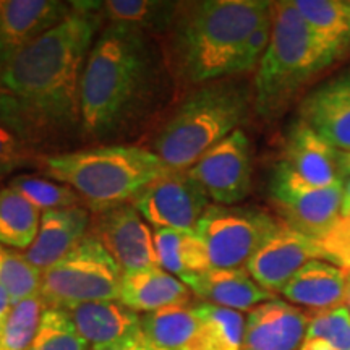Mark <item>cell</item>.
<instances>
[{"label":"cell","instance_id":"obj_1","mask_svg":"<svg viewBox=\"0 0 350 350\" xmlns=\"http://www.w3.org/2000/svg\"><path fill=\"white\" fill-rule=\"evenodd\" d=\"M55 28L12 57L0 72V120L33 154L81 137V81L103 25V2H72Z\"/></svg>","mask_w":350,"mask_h":350},{"label":"cell","instance_id":"obj_2","mask_svg":"<svg viewBox=\"0 0 350 350\" xmlns=\"http://www.w3.org/2000/svg\"><path fill=\"white\" fill-rule=\"evenodd\" d=\"M161 38L107 23L91 47L81 81V138L119 144L142 133L177 93Z\"/></svg>","mask_w":350,"mask_h":350},{"label":"cell","instance_id":"obj_3","mask_svg":"<svg viewBox=\"0 0 350 350\" xmlns=\"http://www.w3.org/2000/svg\"><path fill=\"white\" fill-rule=\"evenodd\" d=\"M269 16L271 2L265 0L178 2L161 38L177 86L235 75L245 42Z\"/></svg>","mask_w":350,"mask_h":350},{"label":"cell","instance_id":"obj_4","mask_svg":"<svg viewBox=\"0 0 350 350\" xmlns=\"http://www.w3.org/2000/svg\"><path fill=\"white\" fill-rule=\"evenodd\" d=\"M36 163L52 180L73 188L91 213L133 203L167 170L150 148L126 143L39 154Z\"/></svg>","mask_w":350,"mask_h":350},{"label":"cell","instance_id":"obj_5","mask_svg":"<svg viewBox=\"0 0 350 350\" xmlns=\"http://www.w3.org/2000/svg\"><path fill=\"white\" fill-rule=\"evenodd\" d=\"M250 107L242 83L209 81L187 94L154 133L150 150L167 169L188 170L237 130Z\"/></svg>","mask_w":350,"mask_h":350},{"label":"cell","instance_id":"obj_6","mask_svg":"<svg viewBox=\"0 0 350 350\" xmlns=\"http://www.w3.org/2000/svg\"><path fill=\"white\" fill-rule=\"evenodd\" d=\"M271 41L258 64L253 99L265 119L278 117L310 78L338 59L306 25L294 0L271 2Z\"/></svg>","mask_w":350,"mask_h":350},{"label":"cell","instance_id":"obj_7","mask_svg":"<svg viewBox=\"0 0 350 350\" xmlns=\"http://www.w3.org/2000/svg\"><path fill=\"white\" fill-rule=\"evenodd\" d=\"M124 271L91 234L73 252L42 273L46 308L67 310L90 301L119 300Z\"/></svg>","mask_w":350,"mask_h":350},{"label":"cell","instance_id":"obj_8","mask_svg":"<svg viewBox=\"0 0 350 350\" xmlns=\"http://www.w3.org/2000/svg\"><path fill=\"white\" fill-rule=\"evenodd\" d=\"M279 227L281 222L260 209L209 204L195 232L206 248L209 268L240 269Z\"/></svg>","mask_w":350,"mask_h":350},{"label":"cell","instance_id":"obj_9","mask_svg":"<svg viewBox=\"0 0 350 350\" xmlns=\"http://www.w3.org/2000/svg\"><path fill=\"white\" fill-rule=\"evenodd\" d=\"M342 183L331 187L310 185L281 163L274 170L269 190L287 226L314 240H321L340 219Z\"/></svg>","mask_w":350,"mask_h":350},{"label":"cell","instance_id":"obj_10","mask_svg":"<svg viewBox=\"0 0 350 350\" xmlns=\"http://www.w3.org/2000/svg\"><path fill=\"white\" fill-rule=\"evenodd\" d=\"M206 190L188 170L167 169L133 200V206L156 230L193 232L209 208Z\"/></svg>","mask_w":350,"mask_h":350},{"label":"cell","instance_id":"obj_11","mask_svg":"<svg viewBox=\"0 0 350 350\" xmlns=\"http://www.w3.org/2000/svg\"><path fill=\"white\" fill-rule=\"evenodd\" d=\"M188 172L216 204L230 206L247 198L252 190V151L247 135L237 129L204 152Z\"/></svg>","mask_w":350,"mask_h":350},{"label":"cell","instance_id":"obj_12","mask_svg":"<svg viewBox=\"0 0 350 350\" xmlns=\"http://www.w3.org/2000/svg\"><path fill=\"white\" fill-rule=\"evenodd\" d=\"M90 234L124 273L159 266L151 226L131 203L91 214Z\"/></svg>","mask_w":350,"mask_h":350},{"label":"cell","instance_id":"obj_13","mask_svg":"<svg viewBox=\"0 0 350 350\" xmlns=\"http://www.w3.org/2000/svg\"><path fill=\"white\" fill-rule=\"evenodd\" d=\"M313 260L326 261L319 240L281 224L248 261L247 271L262 288L274 294Z\"/></svg>","mask_w":350,"mask_h":350},{"label":"cell","instance_id":"obj_14","mask_svg":"<svg viewBox=\"0 0 350 350\" xmlns=\"http://www.w3.org/2000/svg\"><path fill=\"white\" fill-rule=\"evenodd\" d=\"M72 2L59 0H0V72L16 52L62 23Z\"/></svg>","mask_w":350,"mask_h":350},{"label":"cell","instance_id":"obj_15","mask_svg":"<svg viewBox=\"0 0 350 350\" xmlns=\"http://www.w3.org/2000/svg\"><path fill=\"white\" fill-rule=\"evenodd\" d=\"M312 314L282 300L255 306L245 318L240 350H299Z\"/></svg>","mask_w":350,"mask_h":350},{"label":"cell","instance_id":"obj_16","mask_svg":"<svg viewBox=\"0 0 350 350\" xmlns=\"http://www.w3.org/2000/svg\"><path fill=\"white\" fill-rule=\"evenodd\" d=\"M65 312L91 350L125 344L142 336V317L119 300L90 301Z\"/></svg>","mask_w":350,"mask_h":350},{"label":"cell","instance_id":"obj_17","mask_svg":"<svg viewBox=\"0 0 350 350\" xmlns=\"http://www.w3.org/2000/svg\"><path fill=\"white\" fill-rule=\"evenodd\" d=\"M91 214L85 206L42 213L38 237L23 255L44 273L73 252L90 234Z\"/></svg>","mask_w":350,"mask_h":350},{"label":"cell","instance_id":"obj_18","mask_svg":"<svg viewBox=\"0 0 350 350\" xmlns=\"http://www.w3.org/2000/svg\"><path fill=\"white\" fill-rule=\"evenodd\" d=\"M301 119L339 152H350V75L325 83L301 104Z\"/></svg>","mask_w":350,"mask_h":350},{"label":"cell","instance_id":"obj_19","mask_svg":"<svg viewBox=\"0 0 350 350\" xmlns=\"http://www.w3.org/2000/svg\"><path fill=\"white\" fill-rule=\"evenodd\" d=\"M180 281L190 288L191 294L224 308L245 312L253 310L265 301L274 300V294L262 288L247 269L209 268L191 273Z\"/></svg>","mask_w":350,"mask_h":350},{"label":"cell","instance_id":"obj_20","mask_svg":"<svg viewBox=\"0 0 350 350\" xmlns=\"http://www.w3.org/2000/svg\"><path fill=\"white\" fill-rule=\"evenodd\" d=\"M336 151L304 120L288 133L282 163L301 180L314 187H331L342 182Z\"/></svg>","mask_w":350,"mask_h":350},{"label":"cell","instance_id":"obj_21","mask_svg":"<svg viewBox=\"0 0 350 350\" xmlns=\"http://www.w3.org/2000/svg\"><path fill=\"white\" fill-rule=\"evenodd\" d=\"M190 299V288L159 266L130 271L122 275L119 301L137 313L188 305Z\"/></svg>","mask_w":350,"mask_h":350},{"label":"cell","instance_id":"obj_22","mask_svg":"<svg viewBox=\"0 0 350 350\" xmlns=\"http://www.w3.org/2000/svg\"><path fill=\"white\" fill-rule=\"evenodd\" d=\"M347 273L325 260H313L286 284L281 294L291 304L317 312L339 308L345 304Z\"/></svg>","mask_w":350,"mask_h":350},{"label":"cell","instance_id":"obj_23","mask_svg":"<svg viewBox=\"0 0 350 350\" xmlns=\"http://www.w3.org/2000/svg\"><path fill=\"white\" fill-rule=\"evenodd\" d=\"M198 317V329L187 350H240L242 349L245 317L235 310L206 301L193 306Z\"/></svg>","mask_w":350,"mask_h":350},{"label":"cell","instance_id":"obj_24","mask_svg":"<svg viewBox=\"0 0 350 350\" xmlns=\"http://www.w3.org/2000/svg\"><path fill=\"white\" fill-rule=\"evenodd\" d=\"M198 329L193 306H167L142 317V338L161 350H187Z\"/></svg>","mask_w":350,"mask_h":350},{"label":"cell","instance_id":"obj_25","mask_svg":"<svg viewBox=\"0 0 350 350\" xmlns=\"http://www.w3.org/2000/svg\"><path fill=\"white\" fill-rule=\"evenodd\" d=\"M317 38L339 57L350 44V0H294Z\"/></svg>","mask_w":350,"mask_h":350},{"label":"cell","instance_id":"obj_26","mask_svg":"<svg viewBox=\"0 0 350 350\" xmlns=\"http://www.w3.org/2000/svg\"><path fill=\"white\" fill-rule=\"evenodd\" d=\"M159 268L182 279L191 273L209 269L206 248L196 232L161 229L154 232Z\"/></svg>","mask_w":350,"mask_h":350},{"label":"cell","instance_id":"obj_27","mask_svg":"<svg viewBox=\"0 0 350 350\" xmlns=\"http://www.w3.org/2000/svg\"><path fill=\"white\" fill-rule=\"evenodd\" d=\"M177 7L178 2L161 0H107L103 2V16L111 25L130 26L163 38Z\"/></svg>","mask_w":350,"mask_h":350},{"label":"cell","instance_id":"obj_28","mask_svg":"<svg viewBox=\"0 0 350 350\" xmlns=\"http://www.w3.org/2000/svg\"><path fill=\"white\" fill-rule=\"evenodd\" d=\"M42 213L13 188L0 190V243L28 250L38 237Z\"/></svg>","mask_w":350,"mask_h":350},{"label":"cell","instance_id":"obj_29","mask_svg":"<svg viewBox=\"0 0 350 350\" xmlns=\"http://www.w3.org/2000/svg\"><path fill=\"white\" fill-rule=\"evenodd\" d=\"M46 305L39 295L13 304L0 321V350H28L36 338Z\"/></svg>","mask_w":350,"mask_h":350},{"label":"cell","instance_id":"obj_30","mask_svg":"<svg viewBox=\"0 0 350 350\" xmlns=\"http://www.w3.org/2000/svg\"><path fill=\"white\" fill-rule=\"evenodd\" d=\"M299 350H350V312L347 306L312 314Z\"/></svg>","mask_w":350,"mask_h":350},{"label":"cell","instance_id":"obj_31","mask_svg":"<svg viewBox=\"0 0 350 350\" xmlns=\"http://www.w3.org/2000/svg\"><path fill=\"white\" fill-rule=\"evenodd\" d=\"M10 188L26 198L33 206H36L41 213L52 211V209H67L75 206H85L80 195L73 188L64 183L41 178L36 175H18L12 178Z\"/></svg>","mask_w":350,"mask_h":350},{"label":"cell","instance_id":"obj_32","mask_svg":"<svg viewBox=\"0 0 350 350\" xmlns=\"http://www.w3.org/2000/svg\"><path fill=\"white\" fill-rule=\"evenodd\" d=\"M42 273L26 260L25 255L0 243V287L12 304L39 295Z\"/></svg>","mask_w":350,"mask_h":350},{"label":"cell","instance_id":"obj_33","mask_svg":"<svg viewBox=\"0 0 350 350\" xmlns=\"http://www.w3.org/2000/svg\"><path fill=\"white\" fill-rule=\"evenodd\" d=\"M28 350H90L65 310L46 308L41 325Z\"/></svg>","mask_w":350,"mask_h":350},{"label":"cell","instance_id":"obj_34","mask_svg":"<svg viewBox=\"0 0 350 350\" xmlns=\"http://www.w3.org/2000/svg\"><path fill=\"white\" fill-rule=\"evenodd\" d=\"M29 161H38V156L25 146L10 126L0 120V175L25 167Z\"/></svg>","mask_w":350,"mask_h":350},{"label":"cell","instance_id":"obj_35","mask_svg":"<svg viewBox=\"0 0 350 350\" xmlns=\"http://www.w3.org/2000/svg\"><path fill=\"white\" fill-rule=\"evenodd\" d=\"M326 261L350 273V216H342L319 240Z\"/></svg>","mask_w":350,"mask_h":350},{"label":"cell","instance_id":"obj_36","mask_svg":"<svg viewBox=\"0 0 350 350\" xmlns=\"http://www.w3.org/2000/svg\"><path fill=\"white\" fill-rule=\"evenodd\" d=\"M271 28H273V21H271L269 16L268 20L262 21L255 31L250 34V38L245 42L242 54H240L237 73L250 72V70H253L258 64H260V60L262 59V55H265V52L269 46Z\"/></svg>","mask_w":350,"mask_h":350},{"label":"cell","instance_id":"obj_37","mask_svg":"<svg viewBox=\"0 0 350 350\" xmlns=\"http://www.w3.org/2000/svg\"><path fill=\"white\" fill-rule=\"evenodd\" d=\"M344 187V200H342V211H340V217L350 216V177L342 183Z\"/></svg>","mask_w":350,"mask_h":350},{"label":"cell","instance_id":"obj_38","mask_svg":"<svg viewBox=\"0 0 350 350\" xmlns=\"http://www.w3.org/2000/svg\"><path fill=\"white\" fill-rule=\"evenodd\" d=\"M338 163L340 175H350V152H339Z\"/></svg>","mask_w":350,"mask_h":350},{"label":"cell","instance_id":"obj_39","mask_svg":"<svg viewBox=\"0 0 350 350\" xmlns=\"http://www.w3.org/2000/svg\"><path fill=\"white\" fill-rule=\"evenodd\" d=\"M12 305L13 304H12L10 297H8L7 292L3 291L2 287H0V319L5 317L7 312H8V310H10Z\"/></svg>","mask_w":350,"mask_h":350},{"label":"cell","instance_id":"obj_40","mask_svg":"<svg viewBox=\"0 0 350 350\" xmlns=\"http://www.w3.org/2000/svg\"><path fill=\"white\" fill-rule=\"evenodd\" d=\"M138 339L130 340V342L125 344H119V345H112V347H106V349H99V350H138Z\"/></svg>","mask_w":350,"mask_h":350},{"label":"cell","instance_id":"obj_41","mask_svg":"<svg viewBox=\"0 0 350 350\" xmlns=\"http://www.w3.org/2000/svg\"><path fill=\"white\" fill-rule=\"evenodd\" d=\"M138 350H161V349H156V347H152V345H150L148 342H144L142 336H139V340H138Z\"/></svg>","mask_w":350,"mask_h":350},{"label":"cell","instance_id":"obj_42","mask_svg":"<svg viewBox=\"0 0 350 350\" xmlns=\"http://www.w3.org/2000/svg\"><path fill=\"white\" fill-rule=\"evenodd\" d=\"M347 273V271H345ZM347 305V310L350 312V273H347V291H345V304Z\"/></svg>","mask_w":350,"mask_h":350},{"label":"cell","instance_id":"obj_43","mask_svg":"<svg viewBox=\"0 0 350 350\" xmlns=\"http://www.w3.org/2000/svg\"><path fill=\"white\" fill-rule=\"evenodd\" d=\"M0 321H2V319H0Z\"/></svg>","mask_w":350,"mask_h":350}]
</instances>
